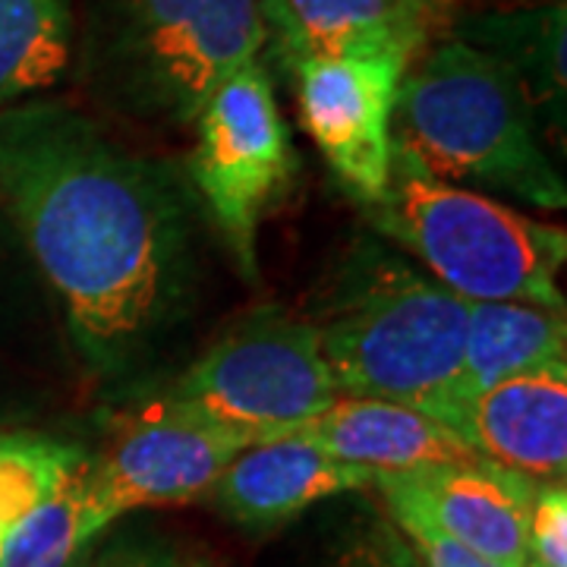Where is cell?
Segmentation results:
<instances>
[{
    "label": "cell",
    "instance_id": "1",
    "mask_svg": "<svg viewBox=\"0 0 567 567\" xmlns=\"http://www.w3.org/2000/svg\"><path fill=\"white\" fill-rule=\"evenodd\" d=\"M0 203L95 375L148 360L193 284L186 189L58 102L0 111Z\"/></svg>",
    "mask_w": 567,
    "mask_h": 567
},
{
    "label": "cell",
    "instance_id": "2",
    "mask_svg": "<svg viewBox=\"0 0 567 567\" xmlns=\"http://www.w3.org/2000/svg\"><path fill=\"white\" fill-rule=\"evenodd\" d=\"M391 142L439 181L558 212L567 189L536 133L524 85L492 54L461 39L410 63Z\"/></svg>",
    "mask_w": 567,
    "mask_h": 567
},
{
    "label": "cell",
    "instance_id": "3",
    "mask_svg": "<svg viewBox=\"0 0 567 567\" xmlns=\"http://www.w3.org/2000/svg\"><path fill=\"white\" fill-rule=\"evenodd\" d=\"M312 324L344 398L394 401L454 429L464 297L394 256L363 252L341 271Z\"/></svg>",
    "mask_w": 567,
    "mask_h": 567
},
{
    "label": "cell",
    "instance_id": "4",
    "mask_svg": "<svg viewBox=\"0 0 567 567\" xmlns=\"http://www.w3.org/2000/svg\"><path fill=\"white\" fill-rule=\"evenodd\" d=\"M372 224L470 303H536L565 309L558 271L567 234L486 193L429 174L391 142L388 183L369 205Z\"/></svg>",
    "mask_w": 567,
    "mask_h": 567
},
{
    "label": "cell",
    "instance_id": "5",
    "mask_svg": "<svg viewBox=\"0 0 567 567\" xmlns=\"http://www.w3.org/2000/svg\"><path fill=\"white\" fill-rule=\"evenodd\" d=\"M265 35V0H107L89 44L92 76L123 111L183 126L256 61Z\"/></svg>",
    "mask_w": 567,
    "mask_h": 567
},
{
    "label": "cell",
    "instance_id": "6",
    "mask_svg": "<svg viewBox=\"0 0 567 567\" xmlns=\"http://www.w3.org/2000/svg\"><path fill=\"white\" fill-rule=\"evenodd\" d=\"M338 398L316 324L265 306L208 347L155 404L268 442L290 435Z\"/></svg>",
    "mask_w": 567,
    "mask_h": 567
},
{
    "label": "cell",
    "instance_id": "7",
    "mask_svg": "<svg viewBox=\"0 0 567 567\" xmlns=\"http://www.w3.org/2000/svg\"><path fill=\"white\" fill-rule=\"evenodd\" d=\"M196 123L189 177L240 268L252 275L259 221L297 171L268 70L259 61L240 66L212 92Z\"/></svg>",
    "mask_w": 567,
    "mask_h": 567
},
{
    "label": "cell",
    "instance_id": "8",
    "mask_svg": "<svg viewBox=\"0 0 567 567\" xmlns=\"http://www.w3.org/2000/svg\"><path fill=\"white\" fill-rule=\"evenodd\" d=\"M249 445L256 439L246 432L152 404L121 425L102 461L82 466L85 524L99 536L136 507L193 502Z\"/></svg>",
    "mask_w": 567,
    "mask_h": 567
},
{
    "label": "cell",
    "instance_id": "9",
    "mask_svg": "<svg viewBox=\"0 0 567 567\" xmlns=\"http://www.w3.org/2000/svg\"><path fill=\"white\" fill-rule=\"evenodd\" d=\"M410 63V54L290 63L306 133L347 193L363 205L375 203L388 183L391 117Z\"/></svg>",
    "mask_w": 567,
    "mask_h": 567
},
{
    "label": "cell",
    "instance_id": "10",
    "mask_svg": "<svg viewBox=\"0 0 567 567\" xmlns=\"http://www.w3.org/2000/svg\"><path fill=\"white\" fill-rule=\"evenodd\" d=\"M388 505L420 511L425 520L498 567H527L536 480L473 454L410 473H375Z\"/></svg>",
    "mask_w": 567,
    "mask_h": 567
},
{
    "label": "cell",
    "instance_id": "11",
    "mask_svg": "<svg viewBox=\"0 0 567 567\" xmlns=\"http://www.w3.org/2000/svg\"><path fill=\"white\" fill-rule=\"evenodd\" d=\"M454 432L492 464L529 480L565 483L567 363L505 379L464 406Z\"/></svg>",
    "mask_w": 567,
    "mask_h": 567
},
{
    "label": "cell",
    "instance_id": "12",
    "mask_svg": "<svg viewBox=\"0 0 567 567\" xmlns=\"http://www.w3.org/2000/svg\"><path fill=\"white\" fill-rule=\"evenodd\" d=\"M375 473L328 457L297 435L256 442L224 466L215 502L237 524L278 527L324 498L372 486Z\"/></svg>",
    "mask_w": 567,
    "mask_h": 567
},
{
    "label": "cell",
    "instance_id": "13",
    "mask_svg": "<svg viewBox=\"0 0 567 567\" xmlns=\"http://www.w3.org/2000/svg\"><path fill=\"white\" fill-rule=\"evenodd\" d=\"M290 435L316 445L334 461L372 473H410L473 457V451L451 425L439 423L423 410L372 398L341 394L328 410L297 425Z\"/></svg>",
    "mask_w": 567,
    "mask_h": 567
},
{
    "label": "cell",
    "instance_id": "14",
    "mask_svg": "<svg viewBox=\"0 0 567 567\" xmlns=\"http://www.w3.org/2000/svg\"><path fill=\"white\" fill-rule=\"evenodd\" d=\"M432 17L435 0H265V22L278 25L290 63L369 54L416 58Z\"/></svg>",
    "mask_w": 567,
    "mask_h": 567
},
{
    "label": "cell",
    "instance_id": "15",
    "mask_svg": "<svg viewBox=\"0 0 567 567\" xmlns=\"http://www.w3.org/2000/svg\"><path fill=\"white\" fill-rule=\"evenodd\" d=\"M555 363H567L565 309L517 300H466L464 363L454 388V425L464 406L492 385Z\"/></svg>",
    "mask_w": 567,
    "mask_h": 567
},
{
    "label": "cell",
    "instance_id": "16",
    "mask_svg": "<svg viewBox=\"0 0 567 567\" xmlns=\"http://www.w3.org/2000/svg\"><path fill=\"white\" fill-rule=\"evenodd\" d=\"M461 41L502 61L524 85L529 104L565 107V3L520 13H488L461 29Z\"/></svg>",
    "mask_w": 567,
    "mask_h": 567
},
{
    "label": "cell",
    "instance_id": "17",
    "mask_svg": "<svg viewBox=\"0 0 567 567\" xmlns=\"http://www.w3.org/2000/svg\"><path fill=\"white\" fill-rule=\"evenodd\" d=\"M70 58V0H0V111L58 85Z\"/></svg>",
    "mask_w": 567,
    "mask_h": 567
},
{
    "label": "cell",
    "instance_id": "18",
    "mask_svg": "<svg viewBox=\"0 0 567 567\" xmlns=\"http://www.w3.org/2000/svg\"><path fill=\"white\" fill-rule=\"evenodd\" d=\"M82 461L39 507L7 529L0 567H66L95 536L85 524Z\"/></svg>",
    "mask_w": 567,
    "mask_h": 567
},
{
    "label": "cell",
    "instance_id": "19",
    "mask_svg": "<svg viewBox=\"0 0 567 567\" xmlns=\"http://www.w3.org/2000/svg\"><path fill=\"white\" fill-rule=\"evenodd\" d=\"M82 461L85 457L76 447L48 439H0V529L7 533L20 524Z\"/></svg>",
    "mask_w": 567,
    "mask_h": 567
},
{
    "label": "cell",
    "instance_id": "20",
    "mask_svg": "<svg viewBox=\"0 0 567 567\" xmlns=\"http://www.w3.org/2000/svg\"><path fill=\"white\" fill-rule=\"evenodd\" d=\"M328 567H423L394 520L357 524Z\"/></svg>",
    "mask_w": 567,
    "mask_h": 567
},
{
    "label": "cell",
    "instance_id": "21",
    "mask_svg": "<svg viewBox=\"0 0 567 567\" xmlns=\"http://www.w3.org/2000/svg\"><path fill=\"white\" fill-rule=\"evenodd\" d=\"M529 567H567V492L565 483L536 488L529 514Z\"/></svg>",
    "mask_w": 567,
    "mask_h": 567
},
{
    "label": "cell",
    "instance_id": "22",
    "mask_svg": "<svg viewBox=\"0 0 567 567\" xmlns=\"http://www.w3.org/2000/svg\"><path fill=\"white\" fill-rule=\"evenodd\" d=\"M391 514H394V524L404 533V539L410 543V548L416 551L420 565L423 567H498L492 565L488 558L470 551L466 546H461L457 539H451L447 533L435 527L432 520H425L420 511L404 505H388Z\"/></svg>",
    "mask_w": 567,
    "mask_h": 567
},
{
    "label": "cell",
    "instance_id": "23",
    "mask_svg": "<svg viewBox=\"0 0 567 567\" xmlns=\"http://www.w3.org/2000/svg\"><path fill=\"white\" fill-rule=\"evenodd\" d=\"M85 567H181L177 555L155 539H121Z\"/></svg>",
    "mask_w": 567,
    "mask_h": 567
},
{
    "label": "cell",
    "instance_id": "24",
    "mask_svg": "<svg viewBox=\"0 0 567 567\" xmlns=\"http://www.w3.org/2000/svg\"><path fill=\"white\" fill-rule=\"evenodd\" d=\"M20 275H39V268H35L29 249L22 244L20 230L10 218V212L0 203V300L7 297L10 284Z\"/></svg>",
    "mask_w": 567,
    "mask_h": 567
},
{
    "label": "cell",
    "instance_id": "25",
    "mask_svg": "<svg viewBox=\"0 0 567 567\" xmlns=\"http://www.w3.org/2000/svg\"><path fill=\"white\" fill-rule=\"evenodd\" d=\"M3 536H7V533H3V529H0V548H3Z\"/></svg>",
    "mask_w": 567,
    "mask_h": 567
},
{
    "label": "cell",
    "instance_id": "26",
    "mask_svg": "<svg viewBox=\"0 0 567 567\" xmlns=\"http://www.w3.org/2000/svg\"><path fill=\"white\" fill-rule=\"evenodd\" d=\"M189 567H208V565H199V561H196V565H189Z\"/></svg>",
    "mask_w": 567,
    "mask_h": 567
},
{
    "label": "cell",
    "instance_id": "27",
    "mask_svg": "<svg viewBox=\"0 0 567 567\" xmlns=\"http://www.w3.org/2000/svg\"><path fill=\"white\" fill-rule=\"evenodd\" d=\"M527 567H529V565H527Z\"/></svg>",
    "mask_w": 567,
    "mask_h": 567
}]
</instances>
